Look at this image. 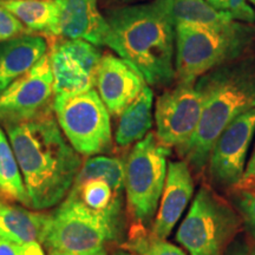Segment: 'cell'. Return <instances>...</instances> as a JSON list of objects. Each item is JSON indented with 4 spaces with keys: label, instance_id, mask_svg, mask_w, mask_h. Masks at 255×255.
<instances>
[{
    "label": "cell",
    "instance_id": "6da1fadb",
    "mask_svg": "<svg viewBox=\"0 0 255 255\" xmlns=\"http://www.w3.org/2000/svg\"><path fill=\"white\" fill-rule=\"evenodd\" d=\"M17 157L30 207L44 210L65 199L82 167L53 109L37 119L5 128Z\"/></svg>",
    "mask_w": 255,
    "mask_h": 255
},
{
    "label": "cell",
    "instance_id": "7a4b0ae2",
    "mask_svg": "<svg viewBox=\"0 0 255 255\" xmlns=\"http://www.w3.org/2000/svg\"><path fill=\"white\" fill-rule=\"evenodd\" d=\"M174 0H150L109 11V47L138 69L146 84L169 87L175 70Z\"/></svg>",
    "mask_w": 255,
    "mask_h": 255
},
{
    "label": "cell",
    "instance_id": "3957f363",
    "mask_svg": "<svg viewBox=\"0 0 255 255\" xmlns=\"http://www.w3.org/2000/svg\"><path fill=\"white\" fill-rule=\"evenodd\" d=\"M195 87L202 96V115L194 136L178 154L199 174L206 169L220 133L255 108V53L205 73L196 79Z\"/></svg>",
    "mask_w": 255,
    "mask_h": 255
},
{
    "label": "cell",
    "instance_id": "277c9868",
    "mask_svg": "<svg viewBox=\"0 0 255 255\" xmlns=\"http://www.w3.org/2000/svg\"><path fill=\"white\" fill-rule=\"evenodd\" d=\"M177 82L195 83L205 73L254 52L255 26L238 21L227 30L175 23Z\"/></svg>",
    "mask_w": 255,
    "mask_h": 255
},
{
    "label": "cell",
    "instance_id": "5b68a950",
    "mask_svg": "<svg viewBox=\"0 0 255 255\" xmlns=\"http://www.w3.org/2000/svg\"><path fill=\"white\" fill-rule=\"evenodd\" d=\"M242 219L214 190L201 187L176 233L190 255H225Z\"/></svg>",
    "mask_w": 255,
    "mask_h": 255
},
{
    "label": "cell",
    "instance_id": "8992f818",
    "mask_svg": "<svg viewBox=\"0 0 255 255\" xmlns=\"http://www.w3.org/2000/svg\"><path fill=\"white\" fill-rule=\"evenodd\" d=\"M170 148L162 144L154 132L133 145L124 162V189L128 208L139 226L155 218L163 191Z\"/></svg>",
    "mask_w": 255,
    "mask_h": 255
},
{
    "label": "cell",
    "instance_id": "52a82bcc",
    "mask_svg": "<svg viewBox=\"0 0 255 255\" xmlns=\"http://www.w3.org/2000/svg\"><path fill=\"white\" fill-rule=\"evenodd\" d=\"M52 108L59 128L78 154L96 156L110 150V113L97 90L55 96Z\"/></svg>",
    "mask_w": 255,
    "mask_h": 255
},
{
    "label": "cell",
    "instance_id": "ba28073f",
    "mask_svg": "<svg viewBox=\"0 0 255 255\" xmlns=\"http://www.w3.org/2000/svg\"><path fill=\"white\" fill-rule=\"evenodd\" d=\"M123 223L89 214L63 202L53 214L43 244L49 252L66 255H92L120 237Z\"/></svg>",
    "mask_w": 255,
    "mask_h": 255
},
{
    "label": "cell",
    "instance_id": "9c48e42d",
    "mask_svg": "<svg viewBox=\"0 0 255 255\" xmlns=\"http://www.w3.org/2000/svg\"><path fill=\"white\" fill-rule=\"evenodd\" d=\"M49 58L55 96L81 94L96 85L100 47L82 39L49 38Z\"/></svg>",
    "mask_w": 255,
    "mask_h": 255
},
{
    "label": "cell",
    "instance_id": "30bf717a",
    "mask_svg": "<svg viewBox=\"0 0 255 255\" xmlns=\"http://www.w3.org/2000/svg\"><path fill=\"white\" fill-rule=\"evenodd\" d=\"M202 96L195 83L177 82L156 101V137L162 144L177 150L190 141L202 115Z\"/></svg>",
    "mask_w": 255,
    "mask_h": 255
},
{
    "label": "cell",
    "instance_id": "8fae6325",
    "mask_svg": "<svg viewBox=\"0 0 255 255\" xmlns=\"http://www.w3.org/2000/svg\"><path fill=\"white\" fill-rule=\"evenodd\" d=\"M53 77L49 52L0 95V123L5 128L34 120L52 110Z\"/></svg>",
    "mask_w": 255,
    "mask_h": 255
},
{
    "label": "cell",
    "instance_id": "7c38bea8",
    "mask_svg": "<svg viewBox=\"0 0 255 255\" xmlns=\"http://www.w3.org/2000/svg\"><path fill=\"white\" fill-rule=\"evenodd\" d=\"M255 136V108L226 128L210 151L207 170L216 189H234L247 165V155Z\"/></svg>",
    "mask_w": 255,
    "mask_h": 255
},
{
    "label": "cell",
    "instance_id": "4fadbf2b",
    "mask_svg": "<svg viewBox=\"0 0 255 255\" xmlns=\"http://www.w3.org/2000/svg\"><path fill=\"white\" fill-rule=\"evenodd\" d=\"M95 87L110 115L120 116L146 87V82L138 69L127 59L105 55L98 65Z\"/></svg>",
    "mask_w": 255,
    "mask_h": 255
},
{
    "label": "cell",
    "instance_id": "5bb4252c",
    "mask_svg": "<svg viewBox=\"0 0 255 255\" xmlns=\"http://www.w3.org/2000/svg\"><path fill=\"white\" fill-rule=\"evenodd\" d=\"M194 189L195 186L189 164L183 159L169 162L161 206L152 222V234L161 239H167L170 235L193 199Z\"/></svg>",
    "mask_w": 255,
    "mask_h": 255
},
{
    "label": "cell",
    "instance_id": "9a60e30c",
    "mask_svg": "<svg viewBox=\"0 0 255 255\" xmlns=\"http://www.w3.org/2000/svg\"><path fill=\"white\" fill-rule=\"evenodd\" d=\"M59 5V37L82 39L96 46L109 47L111 30L98 9V0H57Z\"/></svg>",
    "mask_w": 255,
    "mask_h": 255
},
{
    "label": "cell",
    "instance_id": "2e32d148",
    "mask_svg": "<svg viewBox=\"0 0 255 255\" xmlns=\"http://www.w3.org/2000/svg\"><path fill=\"white\" fill-rule=\"evenodd\" d=\"M65 199L63 202L89 214L123 223L122 191L103 178L77 175Z\"/></svg>",
    "mask_w": 255,
    "mask_h": 255
},
{
    "label": "cell",
    "instance_id": "e0dca14e",
    "mask_svg": "<svg viewBox=\"0 0 255 255\" xmlns=\"http://www.w3.org/2000/svg\"><path fill=\"white\" fill-rule=\"evenodd\" d=\"M49 52L47 38L27 33L0 43V95Z\"/></svg>",
    "mask_w": 255,
    "mask_h": 255
},
{
    "label": "cell",
    "instance_id": "ac0fdd59",
    "mask_svg": "<svg viewBox=\"0 0 255 255\" xmlns=\"http://www.w3.org/2000/svg\"><path fill=\"white\" fill-rule=\"evenodd\" d=\"M51 214L32 212L0 200V235L17 244H43Z\"/></svg>",
    "mask_w": 255,
    "mask_h": 255
},
{
    "label": "cell",
    "instance_id": "d6986e66",
    "mask_svg": "<svg viewBox=\"0 0 255 255\" xmlns=\"http://www.w3.org/2000/svg\"><path fill=\"white\" fill-rule=\"evenodd\" d=\"M31 33L46 38L59 37V5L57 0H0Z\"/></svg>",
    "mask_w": 255,
    "mask_h": 255
},
{
    "label": "cell",
    "instance_id": "ffe728a7",
    "mask_svg": "<svg viewBox=\"0 0 255 255\" xmlns=\"http://www.w3.org/2000/svg\"><path fill=\"white\" fill-rule=\"evenodd\" d=\"M154 92L149 85L143 89L120 115V122L115 133V142L119 146H129L148 135L152 128Z\"/></svg>",
    "mask_w": 255,
    "mask_h": 255
},
{
    "label": "cell",
    "instance_id": "44dd1931",
    "mask_svg": "<svg viewBox=\"0 0 255 255\" xmlns=\"http://www.w3.org/2000/svg\"><path fill=\"white\" fill-rule=\"evenodd\" d=\"M175 23L227 30L238 23L231 14L213 7L206 0H174Z\"/></svg>",
    "mask_w": 255,
    "mask_h": 255
},
{
    "label": "cell",
    "instance_id": "7402d4cb",
    "mask_svg": "<svg viewBox=\"0 0 255 255\" xmlns=\"http://www.w3.org/2000/svg\"><path fill=\"white\" fill-rule=\"evenodd\" d=\"M0 193L8 199L30 207L17 157L5 132L0 128Z\"/></svg>",
    "mask_w": 255,
    "mask_h": 255
},
{
    "label": "cell",
    "instance_id": "603a6c76",
    "mask_svg": "<svg viewBox=\"0 0 255 255\" xmlns=\"http://www.w3.org/2000/svg\"><path fill=\"white\" fill-rule=\"evenodd\" d=\"M142 227L137 226L127 242V248L132 253L137 255H187L181 248L165 241V239L156 237L151 232L146 233Z\"/></svg>",
    "mask_w": 255,
    "mask_h": 255
},
{
    "label": "cell",
    "instance_id": "cb8c5ba5",
    "mask_svg": "<svg viewBox=\"0 0 255 255\" xmlns=\"http://www.w3.org/2000/svg\"><path fill=\"white\" fill-rule=\"evenodd\" d=\"M233 202L248 233L255 239V189L235 190Z\"/></svg>",
    "mask_w": 255,
    "mask_h": 255
},
{
    "label": "cell",
    "instance_id": "d4e9b609",
    "mask_svg": "<svg viewBox=\"0 0 255 255\" xmlns=\"http://www.w3.org/2000/svg\"><path fill=\"white\" fill-rule=\"evenodd\" d=\"M213 7L231 14L235 20L246 24L255 23V9L248 0H206Z\"/></svg>",
    "mask_w": 255,
    "mask_h": 255
},
{
    "label": "cell",
    "instance_id": "484cf974",
    "mask_svg": "<svg viewBox=\"0 0 255 255\" xmlns=\"http://www.w3.org/2000/svg\"><path fill=\"white\" fill-rule=\"evenodd\" d=\"M31 33L19 19L0 6V43Z\"/></svg>",
    "mask_w": 255,
    "mask_h": 255
},
{
    "label": "cell",
    "instance_id": "4316f807",
    "mask_svg": "<svg viewBox=\"0 0 255 255\" xmlns=\"http://www.w3.org/2000/svg\"><path fill=\"white\" fill-rule=\"evenodd\" d=\"M225 255H255V242L244 235H237L229 244Z\"/></svg>",
    "mask_w": 255,
    "mask_h": 255
},
{
    "label": "cell",
    "instance_id": "83f0119b",
    "mask_svg": "<svg viewBox=\"0 0 255 255\" xmlns=\"http://www.w3.org/2000/svg\"><path fill=\"white\" fill-rule=\"evenodd\" d=\"M235 190H251L255 189V146L248 159L245 173L242 175L240 182L234 188Z\"/></svg>",
    "mask_w": 255,
    "mask_h": 255
},
{
    "label": "cell",
    "instance_id": "f1b7e54d",
    "mask_svg": "<svg viewBox=\"0 0 255 255\" xmlns=\"http://www.w3.org/2000/svg\"><path fill=\"white\" fill-rule=\"evenodd\" d=\"M23 244H17L0 235V255H21Z\"/></svg>",
    "mask_w": 255,
    "mask_h": 255
},
{
    "label": "cell",
    "instance_id": "f546056e",
    "mask_svg": "<svg viewBox=\"0 0 255 255\" xmlns=\"http://www.w3.org/2000/svg\"><path fill=\"white\" fill-rule=\"evenodd\" d=\"M21 255H45L41 247V244L37 241H31L27 244H23Z\"/></svg>",
    "mask_w": 255,
    "mask_h": 255
},
{
    "label": "cell",
    "instance_id": "4dcf8cb0",
    "mask_svg": "<svg viewBox=\"0 0 255 255\" xmlns=\"http://www.w3.org/2000/svg\"><path fill=\"white\" fill-rule=\"evenodd\" d=\"M49 255H66V254H62V253H58V252H49ZM92 255H107V252L102 251V252H98V253L96 254H92Z\"/></svg>",
    "mask_w": 255,
    "mask_h": 255
},
{
    "label": "cell",
    "instance_id": "1f68e13d",
    "mask_svg": "<svg viewBox=\"0 0 255 255\" xmlns=\"http://www.w3.org/2000/svg\"><path fill=\"white\" fill-rule=\"evenodd\" d=\"M114 255H137L135 253H132V252H127V251H119L116 252Z\"/></svg>",
    "mask_w": 255,
    "mask_h": 255
},
{
    "label": "cell",
    "instance_id": "d6a6232c",
    "mask_svg": "<svg viewBox=\"0 0 255 255\" xmlns=\"http://www.w3.org/2000/svg\"><path fill=\"white\" fill-rule=\"evenodd\" d=\"M113 1H119V2H129V1H133V0H113Z\"/></svg>",
    "mask_w": 255,
    "mask_h": 255
},
{
    "label": "cell",
    "instance_id": "836d02e7",
    "mask_svg": "<svg viewBox=\"0 0 255 255\" xmlns=\"http://www.w3.org/2000/svg\"><path fill=\"white\" fill-rule=\"evenodd\" d=\"M250 1L252 2V4H253V5L255 6V0H250Z\"/></svg>",
    "mask_w": 255,
    "mask_h": 255
}]
</instances>
